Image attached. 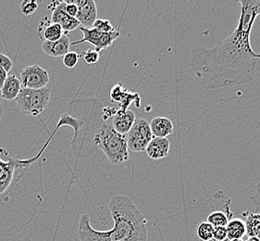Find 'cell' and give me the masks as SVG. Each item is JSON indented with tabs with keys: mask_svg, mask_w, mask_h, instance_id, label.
I'll return each instance as SVG.
<instances>
[{
	"mask_svg": "<svg viewBox=\"0 0 260 241\" xmlns=\"http://www.w3.org/2000/svg\"><path fill=\"white\" fill-rule=\"evenodd\" d=\"M116 111L117 110L113 109V108H104L103 109V116H104V120H106L108 118H110V117H113L114 116L115 113H116Z\"/></svg>",
	"mask_w": 260,
	"mask_h": 241,
	"instance_id": "cell-30",
	"label": "cell"
},
{
	"mask_svg": "<svg viewBox=\"0 0 260 241\" xmlns=\"http://www.w3.org/2000/svg\"><path fill=\"white\" fill-rule=\"evenodd\" d=\"M65 3H66L65 10H66L67 14L71 16V17H73V18H76V15L78 13L77 6L75 5L73 1H65Z\"/></svg>",
	"mask_w": 260,
	"mask_h": 241,
	"instance_id": "cell-29",
	"label": "cell"
},
{
	"mask_svg": "<svg viewBox=\"0 0 260 241\" xmlns=\"http://www.w3.org/2000/svg\"><path fill=\"white\" fill-rule=\"evenodd\" d=\"M93 28L100 33H105V34L116 31V29L112 26L110 21L104 19H96V21H94Z\"/></svg>",
	"mask_w": 260,
	"mask_h": 241,
	"instance_id": "cell-23",
	"label": "cell"
},
{
	"mask_svg": "<svg viewBox=\"0 0 260 241\" xmlns=\"http://www.w3.org/2000/svg\"><path fill=\"white\" fill-rule=\"evenodd\" d=\"M79 30L82 32L83 38L81 40H77L75 42L72 43L71 46H77V45H81L83 43H89L99 52L112 46L113 43L120 36V33L118 31L105 34V33H100L94 28L87 29V28H83V27H80Z\"/></svg>",
	"mask_w": 260,
	"mask_h": 241,
	"instance_id": "cell-6",
	"label": "cell"
},
{
	"mask_svg": "<svg viewBox=\"0 0 260 241\" xmlns=\"http://www.w3.org/2000/svg\"><path fill=\"white\" fill-rule=\"evenodd\" d=\"M7 78H8V73L4 69L0 68V89L2 88Z\"/></svg>",
	"mask_w": 260,
	"mask_h": 241,
	"instance_id": "cell-31",
	"label": "cell"
},
{
	"mask_svg": "<svg viewBox=\"0 0 260 241\" xmlns=\"http://www.w3.org/2000/svg\"><path fill=\"white\" fill-rule=\"evenodd\" d=\"M51 91L48 87L42 89L21 88L16 99L18 109L21 113L26 115L38 116L47 109L50 101Z\"/></svg>",
	"mask_w": 260,
	"mask_h": 241,
	"instance_id": "cell-4",
	"label": "cell"
},
{
	"mask_svg": "<svg viewBox=\"0 0 260 241\" xmlns=\"http://www.w3.org/2000/svg\"><path fill=\"white\" fill-rule=\"evenodd\" d=\"M38 9V2L35 0H24L21 4V12L23 15L34 14Z\"/></svg>",
	"mask_w": 260,
	"mask_h": 241,
	"instance_id": "cell-24",
	"label": "cell"
},
{
	"mask_svg": "<svg viewBox=\"0 0 260 241\" xmlns=\"http://www.w3.org/2000/svg\"><path fill=\"white\" fill-rule=\"evenodd\" d=\"M109 210L114 222L109 231L94 229L88 215H81L80 241H147V221L129 197L115 196L110 199Z\"/></svg>",
	"mask_w": 260,
	"mask_h": 241,
	"instance_id": "cell-2",
	"label": "cell"
},
{
	"mask_svg": "<svg viewBox=\"0 0 260 241\" xmlns=\"http://www.w3.org/2000/svg\"><path fill=\"white\" fill-rule=\"evenodd\" d=\"M110 101L116 102L120 106V110H128L132 104L140 107L141 98L138 93H133L124 88L120 84H116L110 89Z\"/></svg>",
	"mask_w": 260,
	"mask_h": 241,
	"instance_id": "cell-9",
	"label": "cell"
},
{
	"mask_svg": "<svg viewBox=\"0 0 260 241\" xmlns=\"http://www.w3.org/2000/svg\"><path fill=\"white\" fill-rule=\"evenodd\" d=\"M214 227L208 222H202L198 226L197 236L199 241H213Z\"/></svg>",
	"mask_w": 260,
	"mask_h": 241,
	"instance_id": "cell-21",
	"label": "cell"
},
{
	"mask_svg": "<svg viewBox=\"0 0 260 241\" xmlns=\"http://www.w3.org/2000/svg\"><path fill=\"white\" fill-rule=\"evenodd\" d=\"M2 100L7 101L16 100L21 90V84L20 79L15 75L8 76V78L1 88Z\"/></svg>",
	"mask_w": 260,
	"mask_h": 241,
	"instance_id": "cell-17",
	"label": "cell"
},
{
	"mask_svg": "<svg viewBox=\"0 0 260 241\" xmlns=\"http://www.w3.org/2000/svg\"><path fill=\"white\" fill-rule=\"evenodd\" d=\"M73 2L78 8V13L75 19L80 22L81 27L87 29L93 28L98 17L95 2L93 0H73Z\"/></svg>",
	"mask_w": 260,
	"mask_h": 241,
	"instance_id": "cell-10",
	"label": "cell"
},
{
	"mask_svg": "<svg viewBox=\"0 0 260 241\" xmlns=\"http://www.w3.org/2000/svg\"><path fill=\"white\" fill-rule=\"evenodd\" d=\"M27 165V161L9 159L4 162L0 159V195L4 194L11 187L17 168Z\"/></svg>",
	"mask_w": 260,
	"mask_h": 241,
	"instance_id": "cell-11",
	"label": "cell"
},
{
	"mask_svg": "<svg viewBox=\"0 0 260 241\" xmlns=\"http://www.w3.org/2000/svg\"><path fill=\"white\" fill-rule=\"evenodd\" d=\"M228 239H242L246 235L245 222L241 218H233L226 226Z\"/></svg>",
	"mask_w": 260,
	"mask_h": 241,
	"instance_id": "cell-19",
	"label": "cell"
},
{
	"mask_svg": "<svg viewBox=\"0 0 260 241\" xmlns=\"http://www.w3.org/2000/svg\"><path fill=\"white\" fill-rule=\"evenodd\" d=\"M247 236H255L260 240V213L245 212L242 214Z\"/></svg>",
	"mask_w": 260,
	"mask_h": 241,
	"instance_id": "cell-18",
	"label": "cell"
},
{
	"mask_svg": "<svg viewBox=\"0 0 260 241\" xmlns=\"http://www.w3.org/2000/svg\"><path fill=\"white\" fill-rule=\"evenodd\" d=\"M71 42L68 35H64L60 39L54 42L44 41L42 45V49L44 53L52 58L64 57L70 51Z\"/></svg>",
	"mask_w": 260,
	"mask_h": 241,
	"instance_id": "cell-14",
	"label": "cell"
},
{
	"mask_svg": "<svg viewBox=\"0 0 260 241\" xmlns=\"http://www.w3.org/2000/svg\"><path fill=\"white\" fill-rule=\"evenodd\" d=\"M171 142L164 137H153L147 145L146 150L147 156L152 160H160L166 158L170 152Z\"/></svg>",
	"mask_w": 260,
	"mask_h": 241,
	"instance_id": "cell-15",
	"label": "cell"
},
{
	"mask_svg": "<svg viewBox=\"0 0 260 241\" xmlns=\"http://www.w3.org/2000/svg\"><path fill=\"white\" fill-rule=\"evenodd\" d=\"M228 241H244L243 239H231V240Z\"/></svg>",
	"mask_w": 260,
	"mask_h": 241,
	"instance_id": "cell-34",
	"label": "cell"
},
{
	"mask_svg": "<svg viewBox=\"0 0 260 241\" xmlns=\"http://www.w3.org/2000/svg\"><path fill=\"white\" fill-rule=\"evenodd\" d=\"M2 110H3V108H2V97H1V90H0V118L2 115Z\"/></svg>",
	"mask_w": 260,
	"mask_h": 241,
	"instance_id": "cell-33",
	"label": "cell"
},
{
	"mask_svg": "<svg viewBox=\"0 0 260 241\" xmlns=\"http://www.w3.org/2000/svg\"><path fill=\"white\" fill-rule=\"evenodd\" d=\"M245 241H260L257 237L255 236H248Z\"/></svg>",
	"mask_w": 260,
	"mask_h": 241,
	"instance_id": "cell-32",
	"label": "cell"
},
{
	"mask_svg": "<svg viewBox=\"0 0 260 241\" xmlns=\"http://www.w3.org/2000/svg\"><path fill=\"white\" fill-rule=\"evenodd\" d=\"M226 226L214 227L213 241H228Z\"/></svg>",
	"mask_w": 260,
	"mask_h": 241,
	"instance_id": "cell-26",
	"label": "cell"
},
{
	"mask_svg": "<svg viewBox=\"0 0 260 241\" xmlns=\"http://www.w3.org/2000/svg\"><path fill=\"white\" fill-rule=\"evenodd\" d=\"M239 21L234 31L212 48L192 51L191 68L209 89L248 84L255 73L260 54L251 47L250 37L260 17V0H239Z\"/></svg>",
	"mask_w": 260,
	"mask_h": 241,
	"instance_id": "cell-1",
	"label": "cell"
},
{
	"mask_svg": "<svg viewBox=\"0 0 260 241\" xmlns=\"http://www.w3.org/2000/svg\"><path fill=\"white\" fill-rule=\"evenodd\" d=\"M229 216L226 215L225 212L222 210H215L208 216L207 222L209 223L213 227H219V226H226L229 223Z\"/></svg>",
	"mask_w": 260,
	"mask_h": 241,
	"instance_id": "cell-20",
	"label": "cell"
},
{
	"mask_svg": "<svg viewBox=\"0 0 260 241\" xmlns=\"http://www.w3.org/2000/svg\"><path fill=\"white\" fill-rule=\"evenodd\" d=\"M65 35L62 28L54 23L48 17H44L38 25V36L43 41L54 42L60 39Z\"/></svg>",
	"mask_w": 260,
	"mask_h": 241,
	"instance_id": "cell-12",
	"label": "cell"
},
{
	"mask_svg": "<svg viewBox=\"0 0 260 241\" xmlns=\"http://www.w3.org/2000/svg\"><path fill=\"white\" fill-rule=\"evenodd\" d=\"M49 74L39 65H31L23 69L20 74L21 88L42 89L49 83Z\"/></svg>",
	"mask_w": 260,
	"mask_h": 241,
	"instance_id": "cell-7",
	"label": "cell"
},
{
	"mask_svg": "<svg viewBox=\"0 0 260 241\" xmlns=\"http://www.w3.org/2000/svg\"><path fill=\"white\" fill-rule=\"evenodd\" d=\"M65 1H53L47 6V10L52 11L51 21L60 25L64 33L68 35L69 32H73L81 27V24L75 18L69 16L66 12Z\"/></svg>",
	"mask_w": 260,
	"mask_h": 241,
	"instance_id": "cell-8",
	"label": "cell"
},
{
	"mask_svg": "<svg viewBox=\"0 0 260 241\" xmlns=\"http://www.w3.org/2000/svg\"><path fill=\"white\" fill-rule=\"evenodd\" d=\"M251 201L256 210V213H260V182L255 186V193L251 198Z\"/></svg>",
	"mask_w": 260,
	"mask_h": 241,
	"instance_id": "cell-28",
	"label": "cell"
},
{
	"mask_svg": "<svg viewBox=\"0 0 260 241\" xmlns=\"http://www.w3.org/2000/svg\"><path fill=\"white\" fill-rule=\"evenodd\" d=\"M12 67H13L12 59L5 54L0 53V68L4 69L7 73H9Z\"/></svg>",
	"mask_w": 260,
	"mask_h": 241,
	"instance_id": "cell-27",
	"label": "cell"
},
{
	"mask_svg": "<svg viewBox=\"0 0 260 241\" xmlns=\"http://www.w3.org/2000/svg\"><path fill=\"white\" fill-rule=\"evenodd\" d=\"M94 144L113 165H120L129 160L127 137L114 130L111 124L103 123L94 136Z\"/></svg>",
	"mask_w": 260,
	"mask_h": 241,
	"instance_id": "cell-3",
	"label": "cell"
},
{
	"mask_svg": "<svg viewBox=\"0 0 260 241\" xmlns=\"http://www.w3.org/2000/svg\"><path fill=\"white\" fill-rule=\"evenodd\" d=\"M112 127L121 135H127L130 132L136 120V114L132 110H119L112 117Z\"/></svg>",
	"mask_w": 260,
	"mask_h": 241,
	"instance_id": "cell-13",
	"label": "cell"
},
{
	"mask_svg": "<svg viewBox=\"0 0 260 241\" xmlns=\"http://www.w3.org/2000/svg\"><path fill=\"white\" fill-rule=\"evenodd\" d=\"M151 132L154 137H164L172 135L174 130V126L172 120L166 117H156L151 120Z\"/></svg>",
	"mask_w": 260,
	"mask_h": 241,
	"instance_id": "cell-16",
	"label": "cell"
},
{
	"mask_svg": "<svg viewBox=\"0 0 260 241\" xmlns=\"http://www.w3.org/2000/svg\"><path fill=\"white\" fill-rule=\"evenodd\" d=\"M126 137L129 149L134 152H142L146 150L147 145L154 136L152 135L148 122L143 118H139L136 119Z\"/></svg>",
	"mask_w": 260,
	"mask_h": 241,
	"instance_id": "cell-5",
	"label": "cell"
},
{
	"mask_svg": "<svg viewBox=\"0 0 260 241\" xmlns=\"http://www.w3.org/2000/svg\"><path fill=\"white\" fill-rule=\"evenodd\" d=\"M82 56L84 61V63L86 64H95L99 61V52L96 51L94 48H90L88 50L83 52Z\"/></svg>",
	"mask_w": 260,
	"mask_h": 241,
	"instance_id": "cell-25",
	"label": "cell"
},
{
	"mask_svg": "<svg viewBox=\"0 0 260 241\" xmlns=\"http://www.w3.org/2000/svg\"><path fill=\"white\" fill-rule=\"evenodd\" d=\"M62 58L63 65L66 68L73 69L75 68L76 65L78 64L79 59L81 58V56L75 51H69Z\"/></svg>",
	"mask_w": 260,
	"mask_h": 241,
	"instance_id": "cell-22",
	"label": "cell"
}]
</instances>
